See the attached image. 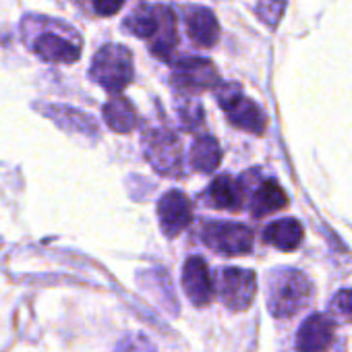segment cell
<instances>
[{
  "label": "cell",
  "instance_id": "cell-10",
  "mask_svg": "<svg viewBox=\"0 0 352 352\" xmlns=\"http://www.w3.org/2000/svg\"><path fill=\"white\" fill-rule=\"evenodd\" d=\"M247 174L241 179H232L230 174H222L210 185L208 189V201L216 210L226 212H239L243 210L247 197L251 195V189L247 185Z\"/></svg>",
  "mask_w": 352,
  "mask_h": 352
},
{
  "label": "cell",
  "instance_id": "cell-17",
  "mask_svg": "<svg viewBox=\"0 0 352 352\" xmlns=\"http://www.w3.org/2000/svg\"><path fill=\"white\" fill-rule=\"evenodd\" d=\"M176 44H179V34H176V17H174L172 9L160 5V30H157L155 38L151 40L149 50L155 56H160L164 60H170Z\"/></svg>",
  "mask_w": 352,
  "mask_h": 352
},
{
  "label": "cell",
  "instance_id": "cell-24",
  "mask_svg": "<svg viewBox=\"0 0 352 352\" xmlns=\"http://www.w3.org/2000/svg\"><path fill=\"white\" fill-rule=\"evenodd\" d=\"M331 311H333V315L340 317L342 321H352V288L340 290V292L331 298Z\"/></svg>",
  "mask_w": 352,
  "mask_h": 352
},
{
  "label": "cell",
  "instance_id": "cell-9",
  "mask_svg": "<svg viewBox=\"0 0 352 352\" xmlns=\"http://www.w3.org/2000/svg\"><path fill=\"white\" fill-rule=\"evenodd\" d=\"M157 218L160 228L168 239L179 236L193 222V208L189 197L181 191H168L157 201Z\"/></svg>",
  "mask_w": 352,
  "mask_h": 352
},
{
  "label": "cell",
  "instance_id": "cell-18",
  "mask_svg": "<svg viewBox=\"0 0 352 352\" xmlns=\"http://www.w3.org/2000/svg\"><path fill=\"white\" fill-rule=\"evenodd\" d=\"M124 32L143 38V40H153L157 30H160V5L149 7V5H139L124 21H122Z\"/></svg>",
  "mask_w": 352,
  "mask_h": 352
},
{
  "label": "cell",
  "instance_id": "cell-3",
  "mask_svg": "<svg viewBox=\"0 0 352 352\" xmlns=\"http://www.w3.org/2000/svg\"><path fill=\"white\" fill-rule=\"evenodd\" d=\"M89 77L110 94H120L133 81V56L131 50L118 44L102 46L89 69Z\"/></svg>",
  "mask_w": 352,
  "mask_h": 352
},
{
  "label": "cell",
  "instance_id": "cell-21",
  "mask_svg": "<svg viewBox=\"0 0 352 352\" xmlns=\"http://www.w3.org/2000/svg\"><path fill=\"white\" fill-rule=\"evenodd\" d=\"M284 7H286V0H259L257 3V17L265 25L276 28L282 19Z\"/></svg>",
  "mask_w": 352,
  "mask_h": 352
},
{
  "label": "cell",
  "instance_id": "cell-1",
  "mask_svg": "<svg viewBox=\"0 0 352 352\" xmlns=\"http://www.w3.org/2000/svg\"><path fill=\"white\" fill-rule=\"evenodd\" d=\"M23 40L30 44L32 52L46 63L71 65L81 56V40L71 30V25L48 19V17H25L23 19Z\"/></svg>",
  "mask_w": 352,
  "mask_h": 352
},
{
  "label": "cell",
  "instance_id": "cell-12",
  "mask_svg": "<svg viewBox=\"0 0 352 352\" xmlns=\"http://www.w3.org/2000/svg\"><path fill=\"white\" fill-rule=\"evenodd\" d=\"M333 340V323L329 317L315 313L309 315L296 333L298 352H325Z\"/></svg>",
  "mask_w": 352,
  "mask_h": 352
},
{
  "label": "cell",
  "instance_id": "cell-23",
  "mask_svg": "<svg viewBox=\"0 0 352 352\" xmlns=\"http://www.w3.org/2000/svg\"><path fill=\"white\" fill-rule=\"evenodd\" d=\"M114 352H155V346L151 344L149 338L141 333H133V336H124Z\"/></svg>",
  "mask_w": 352,
  "mask_h": 352
},
{
  "label": "cell",
  "instance_id": "cell-4",
  "mask_svg": "<svg viewBox=\"0 0 352 352\" xmlns=\"http://www.w3.org/2000/svg\"><path fill=\"white\" fill-rule=\"evenodd\" d=\"M143 155L151 168L168 176V179H181L183 176V151L181 143L166 129H151L143 135Z\"/></svg>",
  "mask_w": 352,
  "mask_h": 352
},
{
  "label": "cell",
  "instance_id": "cell-13",
  "mask_svg": "<svg viewBox=\"0 0 352 352\" xmlns=\"http://www.w3.org/2000/svg\"><path fill=\"white\" fill-rule=\"evenodd\" d=\"M185 25H187V36L195 46L212 48L220 38L218 19L206 7H189L185 11Z\"/></svg>",
  "mask_w": 352,
  "mask_h": 352
},
{
  "label": "cell",
  "instance_id": "cell-8",
  "mask_svg": "<svg viewBox=\"0 0 352 352\" xmlns=\"http://www.w3.org/2000/svg\"><path fill=\"white\" fill-rule=\"evenodd\" d=\"M172 83L185 91H204L220 83L216 67L208 58H181L174 63Z\"/></svg>",
  "mask_w": 352,
  "mask_h": 352
},
{
  "label": "cell",
  "instance_id": "cell-5",
  "mask_svg": "<svg viewBox=\"0 0 352 352\" xmlns=\"http://www.w3.org/2000/svg\"><path fill=\"white\" fill-rule=\"evenodd\" d=\"M216 98H218L222 110L226 112L228 120L236 129L253 133V135H263V131L267 126V118H265L263 110L253 100L243 96L239 83L220 85L216 89Z\"/></svg>",
  "mask_w": 352,
  "mask_h": 352
},
{
  "label": "cell",
  "instance_id": "cell-16",
  "mask_svg": "<svg viewBox=\"0 0 352 352\" xmlns=\"http://www.w3.org/2000/svg\"><path fill=\"white\" fill-rule=\"evenodd\" d=\"M44 112L65 131L79 133V135H98V124L91 116H87L81 110L69 108V106H46Z\"/></svg>",
  "mask_w": 352,
  "mask_h": 352
},
{
  "label": "cell",
  "instance_id": "cell-15",
  "mask_svg": "<svg viewBox=\"0 0 352 352\" xmlns=\"http://www.w3.org/2000/svg\"><path fill=\"white\" fill-rule=\"evenodd\" d=\"M302 224L294 218H282V220H276L272 222L265 232H263V239L267 245L280 249V251H294L298 249V245L302 243Z\"/></svg>",
  "mask_w": 352,
  "mask_h": 352
},
{
  "label": "cell",
  "instance_id": "cell-20",
  "mask_svg": "<svg viewBox=\"0 0 352 352\" xmlns=\"http://www.w3.org/2000/svg\"><path fill=\"white\" fill-rule=\"evenodd\" d=\"M189 160H191V166L195 170H199L204 174L214 172L220 166V162H222V149H220L218 139H214L212 135L197 137L193 147H191Z\"/></svg>",
  "mask_w": 352,
  "mask_h": 352
},
{
  "label": "cell",
  "instance_id": "cell-22",
  "mask_svg": "<svg viewBox=\"0 0 352 352\" xmlns=\"http://www.w3.org/2000/svg\"><path fill=\"white\" fill-rule=\"evenodd\" d=\"M179 116L187 131H195L204 122V106L195 100H185V104H179Z\"/></svg>",
  "mask_w": 352,
  "mask_h": 352
},
{
  "label": "cell",
  "instance_id": "cell-11",
  "mask_svg": "<svg viewBox=\"0 0 352 352\" xmlns=\"http://www.w3.org/2000/svg\"><path fill=\"white\" fill-rule=\"evenodd\" d=\"M183 288L189 296V300L195 307H208L212 302V278L206 259L201 257H189L183 267Z\"/></svg>",
  "mask_w": 352,
  "mask_h": 352
},
{
  "label": "cell",
  "instance_id": "cell-2",
  "mask_svg": "<svg viewBox=\"0 0 352 352\" xmlns=\"http://www.w3.org/2000/svg\"><path fill=\"white\" fill-rule=\"evenodd\" d=\"M313 298V282L294 267H280L270 276L267 309L278 319L300 313Z\"/></svg>",
  "mask_w": 352,
  "mask_h": 352
},
{
  "label": "cell",
  "instance_id": "cell-19",
  "mask_svg": "<svg viewBox=\"0 0 352 352\" xmlns=\"http://www.w3.org/2000/svg\"><path fill=\"white\" fill-rule=\"evenodd\" d=\"M104 120L116 133H131L137 124V112L124 96H114L104 106Z\"/></svg>",
  "mask_w": 352,
  "mask_h": 352
},
{
  "label": "cell",
  "instance_id": "cell-25",
  "mask_svg": "<svg viewBox=\"0 0 352 352\" xmlns=\"http://www.w3.org/2000/svg\"><path fill=\"white\" fill-rule=\"evenodd\" d=\"M122 5H124V0H94V9L102 17L116 15L122 9Z\"/></svg>",
  "mask_w": 352,
  "mask_h": 352
},
{
  "label": "cell",
  "instance_id": "cell-7",
  "mask_svg": "<svg viewBox=\"0 0 352 352\" xmlns=\"http://www.w3.org/2000/svg\"><path fill=\"white\" fill-rule=\"evenodd\" d=\"M218 292L228 311H247L257 294V276L243 267H224L218 276Z\"/></svg>",
  "mask_w": 352,
  "mask_h": 352
},
{
  "label": "cell",
  "instance_id": "cell-14",
  "mask_svg": "<svg viewBox=\"0 0 352 352\" xmlns=\"http://www.w3.org/2000/svg\"><path fill=\"white\" fill-rule=\"evenodd\" d=\"M288 206V195L276 181L261 183L251 195V214L255 218L272 216Z\"/></svg>",
  "mask_w": 352,
  "mask_h": 352
},
{
  "label": "cell",
  "instance_id": "cell-6",
  "mask_svg": "<svg viewBox=\"0 0 352 352\" xmlns=\"http://www.w3.org/2000/svg\"><path fill=\"white\" fill-rule=\"evenodd\" d=\"M201 241L208 249L226 257L247 255L253 249V232L239 222H208L201 228Z\"/></svg>",
  "mask_w": 352,
  "mask_h": 352
}]
</instances>
